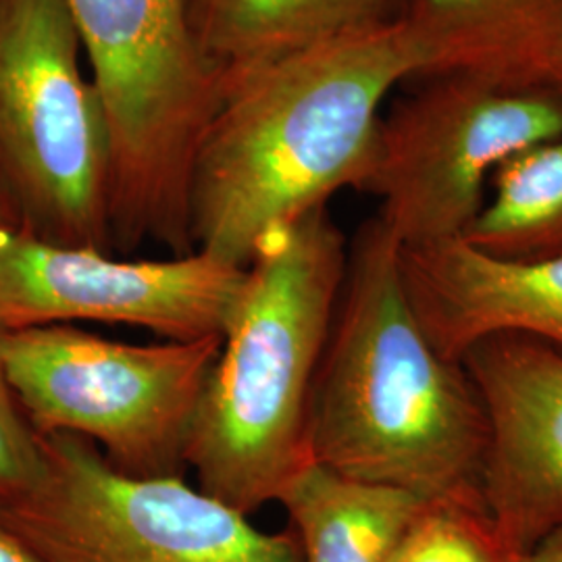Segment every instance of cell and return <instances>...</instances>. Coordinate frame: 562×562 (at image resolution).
<instances>
[{
    "instance_id": "1",
    "label": "cell",
    "mask_w": 562,
    "mask_h": 562,
    "mask_svg": "<svg viewBox=\"0 0 562 562\" xmlns=\"http://www.w3.org/2000/svg\"><path fill=\"white\" fill-rule=\"evenodd\" d=\"M308 452L344 477L487 517L480 394L462 362L427 340L406 294L401 246L380 215L348 244L311 398Z\"/></svg>"
},
{
    "instance_id": "2",
    "label": "cell",
    "mask_w": 562,
    "mask_h": 562,
    "mask_svg": "<svg viewBox=\"0 0 562 562\" xmlns=\"http://www.w3.org/2000/svg\"><path fill=\"white\" fill-rule=\"evenodd\" d=\"M422 76L401 20L325 42L234 86L201 142L190 183L192 248L246 267L265 232L364 190L382 104Z\"/></svg>"
},
{
    "instance_id": "3",
    "label": "cell",
    "mask_w": 562,
    "mask_h": 562,
    "mask_svg": "<svg viewBox=\"0 0 562 562\" xmlns=\"http://www.w3.org/2000/svg\"><path fill=\"white\" fill-rule=\"evenodd\" d=\"M348 265L327 206L265 232L223 327L188 448L199 487L252 515L311 461L308 413Z\"/></svg>"
},
{
    "instance_id": "4",
    "label": "cell",
    "mask_w": 562,
    "mask_h": 562,
    "mask_svg": "<svg viewBox=\"0 0 562 562\" xmlns=\"http://www.w3.org/2000/svg\"><path fill=\"white\" fill-rule=\"evenodd\" d=\"M111 136L113 250L192 252L190 183L223 88L183 0H63Z\"/></svg>"
},
{
    "instance_id": "5",
    "label": "cell",
    "mask_w": 562,
    "mask_h": 562,
    "mask_svg": "<svg viewBox=\"0 0 562 562\" xmlns=\"http://www.w3.org/2000/svg\"><path fill=\"white\" fill-rule=\"evenodd\" d=\"M222 336L155 344L74 325L2 331L13 394L38 436H76L132 477H183Z\"/></svg>"
},
{
    "instance_id": "6",
    "label": "cell",
    "mask_w": 562,
    "mask_h": 562,
    "mask_svg": "<svg viewBox=\"0 0 562 562\" xmlns=\"http://www.w3.org/2000/svg\"><path fill=\"white\" fill-rule=\"evenodd\" d=\"M63 0H0V181L20 227L113 252L111 136Z\"/></svg>"
},
{
    "instance_id": "7",
    "label": "cell",
    "mask_w": 562,
    "mask_h": 562,
    "mask_svg": "<svg viewBox=\"0 0 562 562\" xmlns=\"http://www.w3.org/2000/svg\"><path fill=\"white\" fill-rule=\"evenodd\" d=\"M44 469L0 522L44 562H304L294 531H262L183 477H132L76 436H41Z\"/></svg>"
},
{
    "instance_id": "8",
    "label": "cell",
    "mask_w": 562,
    "mask_h": 562,
    "mask_svg": "<svg viewBox=\"0 0 562 562\" xmlns=\"http://www.w3.org/2000/svg\"><path fill=\"white\" fill-rule=\"evenodd\" d=\"M562 136V97L550 86L443 76L398 102L380 127L362 192L401 248L457 240L485 204L506 159Z\"/></svg>"
},
{
    "instance_id": "9",
    "label": "cell",
    "mask_w": 562,
    "mask_h": 562,
    "mask_svg": "<svg viewBox=\"0 0 562 562\" xmlns=\"http://www.w3.org/2000/svg\"><path fill=\"white\" fill-rule=\"evenodd\" d=\"M244 267L192 250L169 259H120L88 246L0 227V329L104 323L162 340L222 336Z\"/></svg>"
},
{
    "instance_id": "10",
    "label": "cell",
    "mask_w": 562,
    "mask_h": 562,
    "mask_svg": "<svg viewBox=\"0 0 562 562\" xmlns=\"http://www.w3.org/2000/svg\"><path fill=\"white\" fill-rule=\"evenodd\" d=\"M487 419L482 494L504 548L525 561L562 527V355L519 334L461 359Z\"/></svg>"
},
{
    "instance_id": "11",
    "label": "cell",
    "mask_w": 562,
    "mask_h": 562,
    "mask_svg": "<svg viewBox=\"0 0 562 562\" xmlns=\"http://www.w3.org/2000/svg\"><path fill=\"white\" fill-rule=\"evenodd\" d=\"M408 302L431 346L461 362L475 341L519 334L562 355V257L508 261L471 244L401 248Z\"/></svg>"
},
{
    "instance_id": "12",
    "label": "cell",
    "mask_w": 562,
    "mask_h": 562,
    "mask_svg": "<svg viewBox=\"0 0 562 562\" xmlns=\"http://www.w3.org/2000/svg\"><path fill=\"white\" fill-rule=\"evenodd\" d=\"M422 76L543 86L562 38V0H402Z\"/></svg>"
},
{
    "instance_id": "13",
    "label": "cell",
    "mask_w": 562,
    "mask_h": 562,
    "mask_svg": "<svg viewBox=\"0 0 562 562\" xmlns=\"http://www.w3.org/2000/svg\"><path fill=\"white\" fill-rule=\"evenodd\" d=\"M202 59L225 94L262 69L401 18L402 0H183Z\"/></svg>"
},
{
    "instance_id": "14",
    "label": "cell",
    "mask_w": 562,
    "mask_h": 562,
    "mask_svg": "<svg viewBox=\"0 0 562 562\" xmlns=\"http://www.w3.org/2000/svg\"><path fill=\"white\" fill-rule=\"evenodd\" d=\"M304 562H390L429 506L396 487L344 477L308 462L281 492Z\"/></svg>"
},
{
    "instance_id": "15",
    "label": "cell",
    "mask_w": 562,
    "mask_h": 562,
    "mask_svg": "<svg viewBox=\"0 0 562 562\" xmlns=\"http://www.w3.org/2000/svg\"><path fill=\"white\" fill-rule=\"evenodd\" d=\"M490 183L494 194L462 240L508 261L562 257V136L513 155Z\"/></svg>"
},
{
    "instance_id": "16",
    "label": "cell",
    "mask_w": 562,
    "mask_h": 562,
    "mask_svg": "<svg viewBox=\"0 0 562 562\" xmlns=\"http://www.w3.org/2000/svg\"><path fill=\"white\" fill-rule=\"evenodd\" d=\"M390 562H521L498 540L487 517L429 504Z\"/></svg>"
},
{
    "instance_id": "17",
    "label": "cell",
    "mask_w": 562,
    "mask_h": 562,
    "mask_svg": "<svg viewBox=\"0 0 562 562\" xmlns=\"http://www.w3.org/2000/svg\"><path fill=\"white\" fill-rule=\"evenodd\" d=\"M42 469L41 436L25 419L0 355V503L27 492Z\"/></svg>"
},
{
    "instance_id": "18",
    "label": "cell",
    "mask_w": 562,
    "mask_h": 562,
    "mask_svg": "<svg viewBox=\"0 0 562 562\" xmlns=\"http://www.w3.org/2000/svg\"><path fill=\"white\" fill-rule=\"evenodd\" d=\"M0 562H44L41 557L0 522Z\"/></svg>"
},
{
    "instance_id": "19",
    "label": "cell",
    "mask_w": 562,
    "mask_h": 562,
    "mask_svg": "<svg viewBox=\"0 0 562 562\" xmlns=\"http://www.w3.org/2000/svg\"><path fill=\"white\" fill-rule=\"evenodd\" d=\"M522 562H562V527L552 531Z\"/></svg>"
},
{
    "instance_id": "20",
    "label": "cell",
    "mask_w": 562,
    "mask_h": 562,
    "mask_svg": "<svg viewBox=\"0 0 562 562\" xmlns=\"http://www.w3.org/2000/svg\"><path fill=\"white\" fill-rule=\"evenodd\" d=\"M543 86H550L554 92L562 97V38L559 46L554 48L552 57L548 60L546 74H543Z\"/></svg>"
},
{
    "instance_id": "21",
    "label": "cell",
    "mask_w": 562,
    "mask_h": 562,
    "mask_svg": "<svg viewBox=\"0 0 562 562\" xmlns=\"http://www.w3.org/2000/svg\"><path fill=\"white\" fill-rule=\"evenodd\" d=\"M7 225H20V220H18L13 202L9 199V194L0 181V227H7Z\"/></svg>"
}]
</instances>
